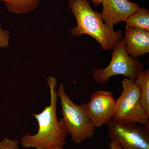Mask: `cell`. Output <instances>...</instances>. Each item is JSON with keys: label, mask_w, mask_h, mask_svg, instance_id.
Here are the masks:
<instances>
[{"label": "cell", "mask_w": 149, "mask_h": 149, "mask_svg": "<svg viewBox=\"0 0 149 149\" xmlns=\"http://www.w3.org/2000/svg\"><path fill=\"white\" fill-rule=\"evenodd\" d=\"M50 88V103L40 113L32 115L39 125V130L35 135L27 134L20 140L24 148H35L47 149L53 147H63L66 143L67 133L62 129L57 118L56 103L58 100L56 88L57 81L55 77L50 76L47 80Z\"/></svg>", "instance_id": "6da1fadb"}, {"label": "cell", "mask_w": 149, "mask_h": 149, "mask_svg": "<svg viewBox=\"0 0 149 149\" xmlns=\"http://www.w3.org/2000/svg\"><path fill=\"white\" fill-rule=\"evenodd\" d=\"M68 5L77 21V25L70 29L73 37L86 34L100 43L102 49H112L123 38V31H115L105 24L100 13L91 8L88 0H69Z\"/></svg>", "instance_id": "7a4b0ae2"}, {"label": "cell", "mask_w": 149, "mask_h": 149, "mask_svg": "<svg viewBox=\"0 0 149 149\" xmlns=\"http://www.w3.org/2000/svg\"><path fill=\"white\" fill-rule=\"evenodd\" d=\"M60 99L63 118L58 120L59 124L67 134L71 136L75 144H81L91 139L95 131L87 111L85 103L77 105L67 95L64 86L61 83L56 91Z\"/></svg>", "instance_id": "3957f363"}, {"label": "cell", "mask_w": 149, "mask_h": 149, "mask_svg": "<svg viewBox=\"0 0 149 149\" xmlns=\"http://www.w3.org/2000/svg\"><path fill=\"white\" fill-rule=\"evenodd\" d=\"M110 63L105 68L95 70L93 72L94 80L101 85L107 84L109 78L116 75H123L134 81L144 65L137 57L129 56L125 50L123 37L113 46Z\"/></svg>", "instance_id": "277c9868"}, {"label": "cell", "mask_w": 149, "mask_h": 149, "mask_svg": "<svg viewBox=\"0 0 149 149\" xmlns=\"http://www.w3.org/2000/svg\"><path fill=\"white\" fill-rule=\"evenodd\" d=\"M123 92L116 100L113 119L123 122L145 125L149 122V115L141 103V91L135 81L125 78L122 81Z\"/></svg>", "instance_id": "5b68a950"}, {"label": "cell", "mask_w": 149, "mask_h": 149, "mask_svg": "<svg viewBox=\"0 0 149 149\" xmlns=\"http://www.w3.org/2000/svg\"><path fill=\"white\" fill-rule=\"evenodd\" d=\"M107 125L109 137L121 149H149V122L140 125L113 119Z\"/></svg>", "instance_id": "8992f818"}, {"label": "cell", "mask_w": 149, "mask_h": 149, "mask_svg": "<svg viewBox=\"0 0 149 149\" xmlns=\"http://www.w3.org/2000/svg\"><path fill=\"white\" fill-rule=\"evenodd\" d=\"M116 100L111 91H96L86 104L87 111L95 128L107 125L113 119Z\"/></svg>", "instance_id": "52a82bcc"}, {"label": "cell", "mask_w": 149, "mask_h": 149, "mask_svg": "<svg viewBox=\"0 0 149 149\" xmlns=\"http://www.w3.org/2000/svg\"><path fill=\"white\" fill-rule=\"evenodd\" d=\"M102 18L104 23L111 28L121 21H125L141 7L137 3L129 0H102Z\"/></svg>", "instance_id": "ba28073f"}, {"label": "cell", "mask_w": 149, "mask_h": 149, "mask_svg": "<svg viewBox=\"0 0 149 149\" xmlns=\"http://www.w3.org/2000/svg\"><path fill=\"white\" fill-rule=\"evenodd\" d=\"M125 50L131 56L137 57L149 52V31L130 27L125 29Z\"/></svg>", "instance_id": "9c48e42d"}, {"label": "cell", "mask_w": 149, "mask_h": 149, "mask_svg": "<svg viewBox=\"0 0 149 149\" xmlns=\"http://www.w3.org/2000/svg\"><path fill=\"white\" fill-rule=\"evenodd\" d=\"M7 10L15 14H26L36 10L41 0H0Z\"/></svg>", "instance_id": "30bf717a"}, {"label": "cell", "mask_w": 149, "mask_h": 149, "mask_svg": "<svg viewBox=\"0 0 149 149\" xmlns=\"http://www.w3.org/2000/svg\"><path fill=\"white\" fill-rule=\"evenodd\" d=\"M125 29L133 27L149 31V11L145 8L132 14L125 21Z\"/></svg>", "instance_id": "8fae6325"}, {"label": "cell", "mask_w": 149, "mask_h": 149, "mask_svg": "<svg viewBox=\"0 0 149 149\" xmlns=\"http://www.w3.org/2000/svg\"><path fill=\"white\" fill-rule=\"evenodd\" d=\"M134 81L141 91L142 106L149 115V70L139 72Z\"/></svg>", "instance_id": "7c38bea8"}, {"label": "cell", "mask_w": 149, "mask_h": 149, "mask_svg": "<svg viewBox=\"0 0 149 149\" xmlns=\"http://www.w3.org/2000/svg\"><path fill=\"white\" fill-rule=\"evenodd\" d=\"M10 35L8 30H4L0 23V50L2 48H7L9 45Z\"/></svg>", "instance_id": "4fadbf2b"}, {"label": "cell", "mask_w": 149, "mask_h": 149, "mask_svg": "<svg viewBox=\"0 0 149 149\" xmlns=\"http://www.w3.org/2000/svg\"><path fill=\"white\" fill-rule=\"evenodd\" d=\"M17 140H10L5 138L0 142V149H19Z\"/></svg>", "instance_id": "5bb4252c"}, {"label": "cell", "mask_w": 149, "mask_h": 149, "mask_svg": "<svg viewBox=\"0 0 149 149\" xmlns=\"http://www.w3.org/2000/svg\"><path fill=\"white\" fill-rule=\"evenodd\" d=\"M109 146L110 149H121L118 143L115 141H111L109 143Z\"/></svg>", "instance_id": "9a60e30c"}, {"label": "cell", "mask_w": 149, "mask_h": 149, "mask_svg": "<svg viewBox=\"0 0 149 149\" xmlns=\"http://www.w3.org/2000/svg\"><path fill=\"white\" fill-rule=\"evenodd\" d=\"M96 6H99L101 3L102 0H91Z\"/></svg>", "instance_id": "2e32d148"}, {"label": "cell", "mask_w": 149, "mask_h": 149, "mask_svg": "<svg viewBox=\"0 0 149 149\" xmlns=\"http://www.w3.org/2000/svg\"><path fill=\"white\" fill-rule=\"evenodd\" d=\"M47 149H63V147H53V148H49Z\"/></svg>", "instance_id": "e0dca14e"}]
</instances>
